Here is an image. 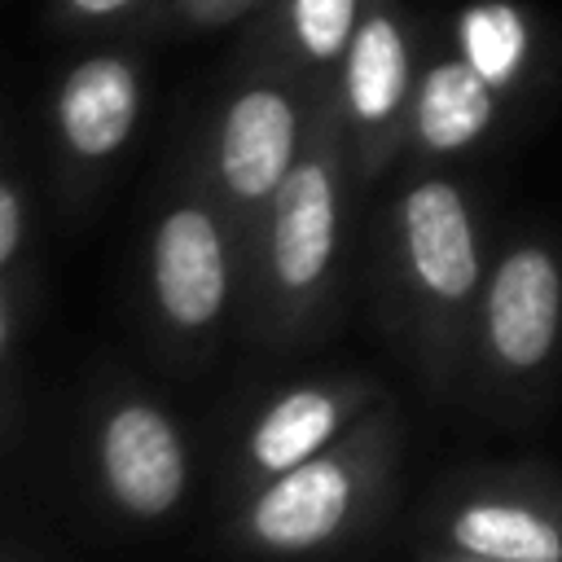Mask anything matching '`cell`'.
I'll use <instances>...</instances> for the list:
<instances>
[{
  "mask_svg": "<svg viewBox=\"0 0 562 562\" xmlns=\"http://www.w3.org/2000/svg\"><path fill=\"white\" fill-rule=\"evenodd\" d=\"M140 4L145 0H53V22L57 26H70V31H92V26L123 22Z\"/></svg>",
  "mask_w": 562,
  "mask_h": 562,
  "instance_id": "2e32d148",
  "label": "cell"
},
{
  "mask_svg": "<svg viewBox=\"0 0 562 562\" xmlns=\"http://www.w3.org/2000/svg\"><path fill=\"white\" fill-rule=\"evenodd\" d=\"M562 338V259L549 241H514L487 272L470 360L483 386L527 391L558 356Z\"/></svg>",
  "mask_w": 562,
  "mask_h": 562,
  "instance_id": "52a82bcc",
  "label": "cell"
},
{
  "mask_svg": "<svg viewBox=\"0 0 562 562\" xmlns=\"http://www.w3.org/2000/svg\"><path fill=\"white\" fill-rule=\"evenodd\" d=\"M501 119V92L457 53L417 75L408 110V149L422 158H452L474 149Z\"/></svg>",
  "mask_w": 562,
  "mask_h": 562,
  "instance_id": "7c38bea8",
  "label": "cell"
},
{
  "mask_svg": "<svg viewBox=\"0 0 562 562\" xmlns=\"http://www.w3.org/2000/svg\"><path fill=\"white\" fill-rule=\"evenodd\" d=\"M92 465L110 505L140 522L171 514L189 487L180 426L145 395H119L101 408L92 430Z\"/></svg>",
  "mask_w": 562,
  "mask_h": 562,
  "instance_id": "30bf717a",
  "label": "cell"
},
{
  "mask_svg": "<svg viewBox=\"0 0 562 562\" xmlns=\"http://www.w3.org/2000/svg\"><path fill=\"white\" fill-rule=\"evenodd\" d=\"M400 465V408L382 400L325 452L241 492L233 536L250 553L303 558L360 531Z\"/></svg>",
  "mask_w": 562,
  "mask_h": 562,
  "instance_id": "3957f363",
  "label": "cell"
},
{
  "mask_svg": "<svg viewBox=\"0 0 562 562\" xmlns=\"http://www.w3.org/2000/svg\"><path fill=\"white\" fill-rule=\"evenodd\" d=\"M386 395L364 373H338V378H312L277 391L241 430V443L233 452V483L237 496L268 483L272 474L325 452L334 439H342L369 408H378Z\"/></svg>",
  "mask_w": 562,
  "mask_h": 562,
  "instance_id": "9c48e42d",
  "label": "cell"
},
{
  "mask_svg": "<svg viewBox=\"0 0 562 562\" xmlns=\"http://www.w3.org/2000/svg\"><path fill=\"white\" fill-rule=\"evenodd\" d=\"M417 562H501V558H474V553H457V549H439V544H426L417 553Z\"/></svg>",
  "mask_w": 562,
  "mask_h": 562,
  "instance_id": "ac0fdd59",
  "label": "cell"
},
{
  "mask_svg": "<svg viewBox=\"0 0 562 562\" xmlns=\"http://www.w3.org/2000/svg\"><path fill=\"white\" fill-rule=\"evenodd\" d=\"M237 272H246V246L206 184V176L184 180L158 211L145 250L149 312L171 347H202L215 338Z\"/></svg>",
  "mask_w": 562,
  "mask_h": 562,
  "instance_id": "5b68a950",
  "label": "cell"
},
{
  "mask_svg": "<svg viewBox=\"0 0 562 562\" xmlns=\"http://www.w3.org/2000/svg\"><path fill=\"white\" fill-rule=\"evenodd\" d=\"M426 527L439 549L501 562H562V479L544 465H483L448 479Z\"/></svg>",
  "mask_w": 562,
  "mask_h": 562,
  "instance_id": "8992f818",
  "label": "cell"
},
{
  "mask_svg": "<svg viewBox=\"0 0 562 562\" xmlns=\"http://www.w3.org/2000/svg\"><path fill=\"white\" fill-rule=\"evenodd\" d=\"M351 167L356 154L329 88L316 97L303 154L277 189L246 255V312L259 347H294L329 325L347 246Z\"/></svg>",
  "mask_w": 562,
  "mask_h": 562,
  "instance_id": "6da1fadb",
  "label": "cell"
},
{
  "mask_svg": "<svg viewBox=\"0 0 562 562\" xmlns=\"http://www.w3.org/2000/svg\"><path fill=\"white\" fill-rule=\"evenodd\" d=\"M483 281V233L470 193L439 171L413 176L386 215L378 285L386 290L382 321L435 391H448L470 360Z\"/></svg>",
  "mask_w": 562,
  "mask_h": 562,
  "instance_id": "7a4b0ae2",
  "label": "cell"
},
{
  "mask_svg": "<svg viewBox=\"0 0 562 562\" xmlns=\"http://www.w3.org/2000/svg\"><path fill=\"white\" fill-rule=\"evenodd\" d=\"M145 105V83L132 57L92 53L75 61L53 92V140L61 184L97 180L132 140Z\"/></svg>",
  "mask_w": 562,
  "mask_h": 562,
  "instance_id": "8fae6325",
  "label": "cell"
},
{
  "mask_svg": "<svg viewBox=\"0 0 562 562\" xmlns=\"http://www.w3.org/2000/svg\"><path fill=\"white\" fill-rule=\"evenodd\" d=\"M413 92H417L413 26L395 0H369L360 31L334 79V105L342 114L356 171L364 180H373L408 145Z\"/></svg>",
  "mask_w": 562,
  "mask_h": 562,
  "instance_id": "ba28073f",
  "label": "cell"
},
{
  "mask_svg": "<svg viewBox=\"0 0 562 562\" xmlns=\"http://www.w3.org/2000/svg\"><path fill=\"white\" fill-rule=\"evenodd\" d=\"M364 9H369V0H281L268 22L281 66L303 79H316L329 92L342 57L360 31Z\"/></svg>",
  "mask_w": 562,
  "mask_h": 562,
  "instance_id": "4fadbf2b",
  "label": "cell"
},
{
  "mask_svg": "<svg viewBox=\"0 0 562 562\" xmlns=\"http://www.w3.org/2000/svg\"><path fill=\"white\" fill-rule=\"evenodd\" d=\"M259 0H176L180 18L189 26H224L233 18H241L246 9H255Z\"/></svg>",
  "mask_w": 562,
  "mask_h": 562,
  "instance_id": "e0dca14e",
  "label": "cell"
},
{
  "mask_svg": "<svg viewBox=\"0 0 562 562\" xmlns=\"http://www.w3.org/2000/svg\"><path fill=\"white\" fill-rule=\"evenodd\" d=\"M452 53L470 61L501 97H509L531 75L536 22L514 0H470L452 18Z\"/></svg>",
  "mask_w": 562,
  "mask_h": 562,
  "instance_id": "5bb4252c",
  "label": "cell"
},
{
  "mask_svg": "<svg viewBox=\"0 0 562 562\" xmlns=\"http://www.w3.org/2000/svg\"><path fill=\"white\" fill-rule=\"evenodd\" d=\"M316 97L321 88H303L294 70L263 66L250 70L215 114L202 176L224 202L246 255L277 189L285 184V176L303 154Z\"/></svg>",
  "mask_w": 562,
  "mask_h": 562,
  "instance_id": "277c9868",
  "label": "cell"
},
{
  "mask_svg": "<svg viewBox=\"0 0 562 562\" xmlns=\"http://www.w3.org/2000/svg\"><path fill=\"white\" fill-rule=\"evenodd\" d=\"M31 202H26V184L22 176L9 167L0 180V272L4 285H22V255L31 250Z\"/></svg>",
  "mask_w": 562,
  "mask_h": 562,
  "instance_id": "9a60e30c",
  "label": "cell"
}]
</instances>
